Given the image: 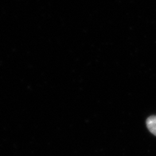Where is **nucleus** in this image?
I'll use <instances>...</instances> for the list:
<instances>
[{"instance_id": "1", "label": "nucleus", "mask_w": 156, "mask_h": 156, "mask_svg": "<svg viewBox=\"0 0 156 156\" xmlns=\"http://www.w3.org/2000/svg\"><path fill=\"white\" fill-rule=\"evenodd\" d=\"M146 125L150 132L156 135V116H150L146 120Z\"/></svg>"}]
</instances>
